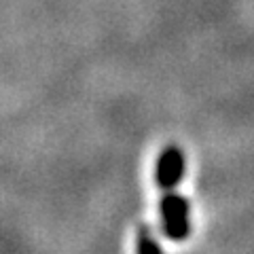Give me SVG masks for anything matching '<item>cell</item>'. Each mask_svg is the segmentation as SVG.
Instances as JSON below:
<instances>
[{
  "instance_id": "obj_1",
  "label": "cell",
  "mask_w": 254,
  "mask_h": 254,
  "mask_svg": "<svg viewBox=\"0 0 254 254\" xmlns=\"http://www.w3.org/2000/svg\"><path fill=\"white\" fill-rule=\"evenodd\" d=\"M161 227L168 240L182 242L190 235V203L176 189H161Z\"/></svg>"
},
{
  "instance_id": "obj_2",
  "label": "cell",
  "mask_w": 254,
  "mask_h": 254,
  "mask_svg": "<svg viewBox=\"0 0 254 254\" xmlns=\"http://www.w3.org/2000/svg\"><path fill=\"white\" fill-rule=\"evenodd\" d=\"M185 172H187V165H185L182 148L176 144H168L157 159L155 178L159 189H176L182 182V178H185Z\"/></svg>"
},
{
  "instance_id": "obj_3",
  "label": "cell",
  "mask_w": 254,
  "mask_h": 254,
  "mask_svg": "<svg viewBox=\"0 0 254 254\" xmlns=\"http://www.w3.org/2000/svg\"><path fill=\"white\" fill-rule=\"evenodd\" d=\"M136 250H138V254H163L153 229L144 225V222L138 225V229H136Z\"/></svg>"
}]
</instances>
